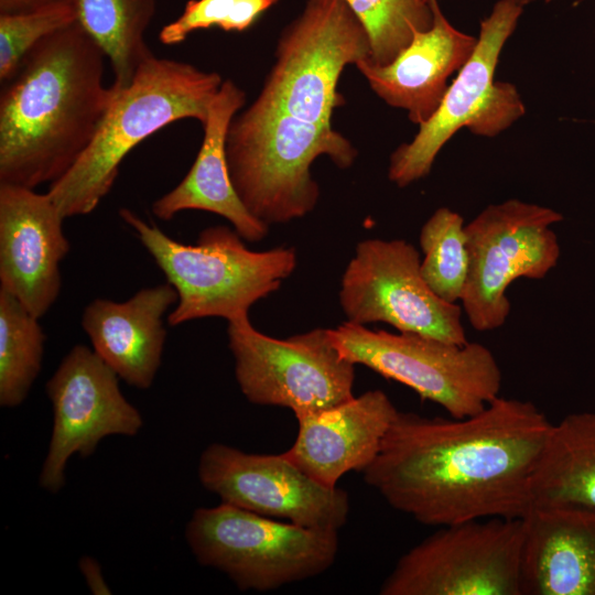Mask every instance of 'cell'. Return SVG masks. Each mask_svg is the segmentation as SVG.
Instances as JSON below:
<instances>
[{
	"label": "cell",
	"mask_w": 595,
	"mask_h": 595,
	"mask_svg": "<svg viewBox=\"0 0 595 595\" xmlns=\"http://www.w3.org/2000/svg\"><path fill=\"white\" fill-rule=\"evenodd\" d=\"M551 425L532 402L500 396L465 418L398 411L364 480L426 526L520 519Z\"/></svg>",
	"instance_id": "cell-1"
},
{
	"label": "cell",
	"mask_w": 595,
	"mask_h": 595,
	"mask_svg": "<svg viewBox=\"0 0 595 595\" xmlns=\"http://www.w3.org/2000/svg\"><path fill=\"white\" fill-rule=\"evenodd\" d=\"M99 45L76 21L41 40L0 97V184L61 178L93 141L117 90Z\"/></svg>",
	"instance_id": "cell-2"
},
{
	"label": "cell",
	"mask_w": 595,
	"mask_h": 595,
	"mask_svg": "<svg viewBox=\"0 0 595 595\" xmlns=\"http://www.w3.org/2000/svg\"><path fill=\"white\" fill-rule=\"evenodd\" d=\"M223 79L192 64L148 57L117 95L93 141L46 192L64 218L87 215L110 192L123 159L144 139L183 119L205 123Z\"/></svg>",
	"instance_id": "cell-3"
},
{
	"label": "cell",
	"mask_w": 595,
	"mask_h": 595,
	"mask_svg": "<svg viewBox=\"0 0 595 595\" xmlns=\"http://www.w3.org/2000/svg\"><path fill=\"white\" fill-rule=\"evenodd\" d=\"M321 155L347 169L357 151L332 127L256 101L234 117L227 132L232 185L249 213L268 226L304 217L315 208L320 187L311 165Z\"/></svg>",
	"instance_id": "cell-4"
},
{
	"label": "cell",
	"mask_w": 595,
	"mask_h": 595,
	"mask_svg": "<svg viewBox=\"0 0 595 595\" xmlns=\"http://www.w3.org/2000/svg\"><path fill=\"white\" fill-rule=\"evenodd\" d=\"M119 215L177 292V304L167 315L171 326L204 317L229 322L248 316L249 309L277 291L298 263L293 247L253 251L227 226L207 227L196 244L187 245L128 208L119 209Z\"/></svg>",
	"instance_id": "cell-5"
},
{
	"label": "cell",
	"mask_w": 595,
	"mask_h": 595,
	"mask_svg": "<svg viewBox=\"0 0 595 595\" xmlns=\"http://www.w3.org/2000/svg\"><path fill=\"white\" fill-rule=\"evenodd\" d=\"M185 538L197 562L225 573L240 591L268 592L324 573L338 531L303 527L221 502L196 509Z\"/></svg>",
	"instance_id": "cell-6"
},
{
	"label": "cell",
	"mask_w": 595,
	"mask_h": 595,
	"mask_svg": "<svg viewBox=\"0 0 595 595\" xmlns=\"http://www.w3.org/2000/svg\"><path fill=\"white\" fill-rule=\"evenodd\" d=\"M328 333L345 359L411 388L452 418L473 415L499 396L501 369L491 350L479 343L450 344L348 321Z\"/></svg>",
	"instance_id": "cell-7"
},
{
	"label": "cell",
	"mask_w": 595,
	"mask_h": 595,
	"mask_svg": "<svg viewBox=\"0 0 595 595\" xmlns=\"http://www.w3.org/2000/svg\"><path fill=\"white\" fill-rule=\"evenodd\" d=\"M369 34L346 0H306L281 32L275 61L256 102L332 127L344 68L371 60Z\"/></svg>",
	"instance_id": "cell-8"
},
{
	"label": "cell",
	"mask_w": 595,
	"mask_h": 595,
	"mask_svg": "<svg viewBox=\"0 0 595 595\" xmlns=\"http://www.w3.org/2000/svg\"><path fill=\"white\" fill-rule=\"evenodd\" d=\"M522 6L517 0H499L480 22L476 47L448 86L439 108L420 125L409 143L390 156L388 177L404 187L425 177L437 153L463 127L474 134L495 137L524 113L517 88L494 82L500 52L516 29Z\"/></svg>",
	"instance_id": "cell-9"
},
{
	"label": "cell",
	"mask_w": 595,
	"mask_h": 595,
	"mask_svg": "<svg viewBox=\"0 0 595 595\" xmlns=\"http://www.w3.org/2000/svg\"><path fill=\"white\" fill-rule=\"evenodd\" d=\"M522 519L440 527L405 552L381 595H521Z\"/></svg>",
	"instance_id": "cell-10"
},
{
	"label": "cell",
	"mask_w": 595,
	"mask_h": 595,
	"mask_svg": "<svg viewBox=\"0 0 595 595\" xmlns=\"http://www.w3.org/2000/svg\"><path fill=\"white\" fill-rule=\"evenodd\" d=\"M556 210L519 199L484 208L465 225L469 268L462 307L479 332L501 327L509 313L506 291L519 278L542 280L556 266Z\"/></svg>",
	"instance_id": "cell-11"
},
{
	"label": "cell",
	"mask_w": 595,
	"mask_h": 595,
	"mask_svg": "<svg viewBox=\"0 0 595 595\" xmlns=\"http://www.w3.org/2000/svg\"><path fill=\"white\" fill-rule=\"evenodd\" d=\"M227 335L237 383L253 404L289 408L296 418L355 397V365L339 354L328 328L278 339L245 316L228 322Z\"/></svg>",
	"instance_id": "cell-12"
},
{
	"label": "cell",
	"mask_w": 595,
	"mask_h": 595,
	"mask_svg": "<svg viewBox=\"0 0 595 595\" xmlns=\"http://www.w3.org/2000/svg\"><path fill=\"white\" fill-rule=\"evenodd\" d=\"M339 304L350 323L383 322L465 345L462 307L439 298L421 274L416 248L403 239H366L357 244L340 281Z\"/></svg>",
	"instance_id": "cell-13"
},
{
	"label": "cell",
	"mask_w": 595,
	"mask_h": 595,
	"mask_svg": "<svg viewBox=\"0 0 595 595\" xmlns=\"http://www.w3.org/2000/svg\"><path fill=\"white\" fill-rule=\"evenodd\" d=\"M118 375L91 349L75 345L46 382L53 430L39 484L55 494L65 484L73 454L90 456L109 435L134 436L143 425L139 410L122 394Z\"/></svg>",
	"instance_id": "cell-14"
},
{
	"label": "cell",
	"mask_w": 595,
	"mask_h": 595,
	"mask_svg": "<svg viewBox=\"0 0 595 595\" xmlns=\"http://www.w3.org/2000/svg\"><path fill=\"white\" fill-rule=\"evenodd\" d=\"M198 479L221 502L290 522L339 530L348 519V493L325 487L283 454H250L213 443L201 454Z\"/></svg>",
	"instance_id": "cell-15"
},
{
	"label": "cell",
	"mask_w": 595,
	"mask_h": 595,
	"mask_svg": "<svg viewBox=\"0 0 595 595\" xmlns=\"http://www.w3.org/2000/svg\"><path fill=\"white\" fill-rule=\"evenodd\" d=\"M57 206L33 188L0 184V289L41 318L57 300L71 244Z\"/></svg>",
	"instance_id": "cell-16"
},
{
	"label": "cell",
	"mask_w": 595,
	"mask_h": 595,
	"mask_svg": "<svg viewBox=\"0 0 595 595\" xmlns=\"http://www.w3.org/2000/svg\"><path fill=\"white\" fill-rule=\"evenodd\" d=\"M398 409L381 390L296 416L298 435L283 456L325 487L348 472H361L379 452Z\"/></svg>",
	"instance_id": "cell-17"
},
{
	"label": "cell",
	"mask_w": 595,
	"mask_h": 595,
	"mask_svg": "<svg viewBox=\"0 0 595 595\" xmlns=\"http://www.w3.org/2000/svg\"><path fill=\"white\" fill-rule=\"evenodd\" d=\"M521 519V595H595V510L533 504Z\"/></svg>",
	"instance_id": "cell-18"
},
{
	"label": "cell",
	"mask_w": 595,
	"mask_h": 595,
	"mask_svg": "<svg viewBox=\"0 0 595 595\" xmlns=\"http://www.w3.org/2000/svg\"><path fill=\"white\" fill-rule=\"evenodd\" d=\"M429 2L432 26L414 32L410 44L391 63L377 65L367 58L355 65L376 95L405 110L410 121L419 126L436 111L450 86L447 78L464 66L477 44L476 37L447 21L436 0Z\"/></svg>",
	"instance_id": "cell-19"
},
{
	"label": "cell",
	"mask_w": 595,
	"mask_h": 595,
	"mask_svg": "<svg viewBox=\"0 0 595 595\" xmlns=\"http://www.w3.org/2000/svg\"><path fill=\"white\" fill-rule=\"evenodd\" d=\"M177 299L169 282L143 288L125 302L95 299L84 309L82 327L93 350L120 379L148 389L162 360L163 317Z\"/></svg>",
	"instance_id": "cell-20"
},
{
	"label": "cell",
	"mask_w": 595,
	"mask_h": 595,
	"mask_svg": "<svg viewBox=\"0 0 595 595\" xmlns=\"http://www.w3.org/2000/svg\"><path fill=\"white\" fill-rule=\"evenodd\" d=\"M246 100L245 91L232 80H224L213 98L197 156L185 177L152 203L153 215L171 220L183 210L196 209L226 218L247 241H260L269 226L257 219L239 198L226 156V138L231 120Z\"/></svg>",
	"instance_id": "cell-21"
},
{
	"label": "cell",
	"mask_w": 595,
	"mask_h": 595,
	"mask_svg": "<svg viewBox=\"0 0 595 595\" xmlns=\"http://www.w3.org/2000/svg\"><path fill=\"white\" fill-rule=\"evenodd\" d=\"M531 493L533 504L595 510V412L571 413L552 423Z\"/></svg>",
	"instance_id": "cell-22"
},
{
	"label": "cell",
	"mask_w": 595,
	"mask_h": 595,
	"mask_svg": "<svg viewBox=\"0 0 595 595\" xmlns=\"http://www.w3.org/2000/svg\"><path fill=\"white\" fill-rule=\"evenodd\" d=\"M77 22L106 54L116 90L127 87L139 66L152 55L145 32L155 14V0H76Z\"/></svg>",
	"instance_id": "cell-23"
},
{
	"label": "cell",
	"mask_w": 595,
	"mask_h": 595,
	"mask_svg": "<svg viewBox=\"0 0 595 595\" xmlns=\"http://www.w3.org/2000/svg\"><path fill=\"white\" fill-rule=\"evenodd\" d=\"M39 320L0 289V405L15 408L42 368L45 335Z\"/></svg>",
	"instance_id": "cell-24"
},
{
	"label": "cell",
	"mask_w": 595,
	"mask_h": 595,
	"mask_svg": "<svg viewBox=\"0 0 595 595\" xmlns=\"http://www.w3.org/2000/svg\"><path fill=\"white\" fill-rule=\"evenodd\" d=\"M419 242L421 274L429 288L446 302L461 301L469 268L463 217L447 207L437 208L423 224Z\"/></svg>",
	"instance_id": "cell-25"
},
{
	"label": "cell",
	"mask_w": 595,
	"mask_h": 595,
	"mask_svg": "<svg viewBox=\"0 0 595 595\" xmlns=\"http://www.w3.org/2000/svg\"><path fill=\"white\" fill-rule=\"evenodd\" d=\"M365 25L371 42V61L391 63L411 42L414 32L432 26L433 12L425 0H346Z\"/></svg>",
	"instance_id": "cell-26"
},
{
	"label": "cell",
	"mask_w": 595,
	"mask_h": 595,
	"mask_svg": "<svg viewBox=\"0 0 595 595\" xmlns=\"http://www.w3.org/2000/svg\"><path fill=\"white\" fill-rule=\"evenodd\" d=\"M77 21L76 2L62 1L31 10L0 13V79H12L25 55L47 35Z\"/></svg>",
	"instance_id": "cell-27"
},
{
	"label": "cell",
	"mask_w": 595,
	"mask_h": 595,
	"mask_svg": "<svg viewBox=\"0 0 595 595\" xmlns=\"http://www.w3.org/2000/svg\"><path fill=\"white\" fill-rule=\"evenodd\" d=\"M239 0H190L183 13L164 25L159 40L164 45H175L197 30L218 26L226 31Z\"/></svg>",
	"instance_id": "cell-28"
},
{
	"label": "cell",
	"mask_w": 595,
	"mask_h": 595,
	"mask_svg": "<svg viewBox=\"0 0 595 595\" xmlns=\"http://www.w3.org/2000/svg\"><path fill=\"white\" fill-rule=\"evenodd\" d=\"M79 569L93 594H111L101 574L100 565L95 559L90 556H83L79 561Z\"/></svg>",
	"instance_id": "cell-29"
},
{
	"label": "cell",
	"mask_w": 595,
	"mask_h": 595,
	"mask_svg": "<svg viewBox=\"0 0 595 595\" xmlns=\"http://www.w3.org/2000/svg\"><path fill=\"white\" fill-rule=\"evenodd\" d=\"M76 0H0V13H13L31 10L44 4Z\"/></svg>",
	"instance_id": "cell-30"
},
{
	"label": "cell",
	"mask_w": 595,
	"mask_h": 595,
	"mask_svg": "<svg viewBox=\"0 0 595 595\" xmlns=\"http://www.w3.org/2000/svg\"><path fill=\"white\" fill-rule=\"evenodd\" d=\"M517 1L523 7L524 4H528L534 0H517ZM545 1H550V0H545Z\"/></svg>",
	"instance_id": "cell-31"
},
{
	"label": "cell",
	"mask_w": 595,
	"mask_h": 595,
	"mask_svg": "<svg viewBox=\"0 0 595 595\" xmlns=\"http://www.w3.org/2000/svg\"><path fill=\"white\" fill-rule=\"evenodd\" d=\"M425 1H429V0H425Z\"/></svg>",
	"instance_id": "cell-32"
}]
</instances>
